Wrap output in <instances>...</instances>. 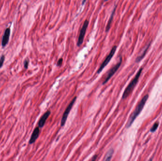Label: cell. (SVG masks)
<instances>
[{
	"label": "cell",
	"mask_w": 162,
	"mask_h": 161,
	"mask_svg": "<svg viewBox=\"0 0 162 161\" xmlns=\"http://www.w3.org/2000/svg\"><path fill=\"white\" fill-rule=\"evenodd\" d=\"M86 0H82V5H83L84 4V3H85V2H86Z\"/></svg>",
	"instance_id": "ac0fdd59"
},
{
	"label": "cell",
	"mask_w": 162,
	"mask_h": 161,
	"mask_svg": "<svg viewBox=\"0 0 162 161\" xmlns=\"http://www.w3.org/2000/svg\"><path fill=\"white\" fill-rule=\"evenodd\" d=\"M158 125H159V123H157V122L154 123V125L153 126L152 128L151 129H150V131H151V132H154V131L157 130V128L158 127Z\"/></svg>",
	"instance_id": "5bb4252c"
},
{
	"label": "cell",
	"mask_w": 162,
	"mask_h": 161,
	"mask_svg": "<svg viewBox=\"0 0 162 161\" xmlns=\"http://www.w3.org/2000/svg\"><path fill=\"white\" fill-rule=\"evenodd\" d=\"M63 59L62 58H60L59 60H58L57 63V66H61L62 64V63H63Z\"/></svg>",
	"instance_id": "2e32d148"
},
{
	"label": "cell",
	"mask_w": 162,
	"mask_h": 161,
	"mask_svg": "<svg viewBox=\"0 0 162 161\" xmlns=\"http://www.w3.org/2000/svg\"><path fill=\"white\" fill-rule=\"evenodd\" d=\"M150 43H149V45L146 47L145 48V49L144 50L143 52L142 53V54L140 55H139V56L137 57V58L136 60V62L137 63L139 62L140 61H141V60H142V59H143V58L144 57V56H145L146 52H147V50L149 49V47H150Z\"/></svg>",
	"instance_id": "8fae6325"
},
{
	"label": "cell",
	"mask_w": 162,
	"mask_h": 161,
	"mask_svg": "<svg viewBox=\"0 0 162 161\" xmlns=\"http://www.w3.org/2000/svg\"><path fill=\"white\" fill-rule=\"evenodd\" d=\"M76 98H76V96L74 97V98L73 99V100H72L71 102H70V103L69 104L68 106L67 107L64 113L63 117L62 118V120H61V126H64L65 125V123L66 122L67 117L68 116L69 113L71 111L72 108V107L73 106L74 103H75V102L76 100Z\"/></svg>",
	"instance_id": "5b68a950"
},
{
	"label": "cell",
	"mask_w": 162,
	"mask_h": 161,
	"mask_svg": "<svg viewBox=\"0 0 162 161\" xmlns=\"http://www.w3.org/2000/svg\"><path fill=\"white\" fill-rule=\"evenodd\" d=\"M148 98H149V95H146L145 96H144L143 98L142 99V100L140 101V103L137 105L135 111L133 112L131 116L129 118V120L128 121L127 125H126L127 128H129L131 126L132 123H133L135 119H136V118L137 117L138 115L140 114V112L143 110V108L146 104V102Z\"/></svg>",
	"instance_id": "6da1fadb"
},
{
	"label": "cell",
	"mask_w": 162,
	"mask_h": 161,
	"mask_svg": "<svg viewBox=\"0 0 162 161\" xmlns=\"http://www.w3.org/2000/svg\"><path fill=\"white\" fill-rule=\"evenodd\" d=\"M10 34H11L10 28H6L3 35V39L2 41V46L3 47H5L6 45L8 43Z\"/></svg>",
	"instance_id": "52a82bcc"
},
{
	"label": "cell",
	"mask_w": 162,
	"mask_h": 161,
	"mask_svg": "<svg viewBox=\"0 0 162 161\" xmlns=\"http://www.w3.org/2000/svg\"><path fill=\"white\" fill-rule=\"evenodd\" d=\"M116 8H117V5H116L114 8L113 10L112 11V13L111 14V16L110 17V19L109 20L108 22L107 25L106 26V30L105 31L106 32H108L109 30H110V27H111V22L112 21L113 18V17H114V15L115 13L116 10Z\"/></svg>",
	"instance_id": "30bf717a"
},
{
	"label": "cell",
	"mask_w": 162,
	"mask_h": 161,
	"mask_svg": "<svg viewBox=\"0 0 162 161\" xmlns=\"http://www.w3.org/2000/svg\"><path fill=\"white\" fill-rule=\"evenodd\" d=\"M142 70H143L142 68H140V70L137 72V74H136L135 78L133 79L128 86V87H126V88L124 91L123 94L122 95V99H124L126 98V97H128V96H129L130 94L132 92V90L135 87L136 84H137L138 80L139 78V76L141 74Z\"/></svg>",
	"instance_id": "7a4b0ae2"
},
{
	"label": "cell",
	"mask_w": 162,
	"mask_h": 161,
	"mask_svg": "<svg viewBox=\"0 0 162 161\" xmlns=\"http://www.w3.org/2000/svg\"><path fill=\"white\" fill-rule=\"evenodd\" d=\"M39 127H36V128L34 129L33 133L32 134V135L30 137V140L29 141V144H32L34 143L36 141V140L38 139L39 135Z\"/></svg>",
	"instance_id": "9c48e42d"
},
{
	"label": "cell",
	"mask_w": 162,
	"mask_h": 161,
	"mask_svg": "<svg viewBox=\"0 0 162 161\" xmlns=\"http://www.w3.org/2000/svg\"><path fill=\"white\" fill-rule=\"evenodd\" d=\"M4 60H5V56L4 55H3L0 58V68H1L3 67Z\"/></svg>",
	"instance_id": "4fadbf2b"
},
{
	"label": "cell",
	"mask_w": 162,
	"mask_h": 161,
	"mask_svg": "<svg viewBox=\"0 0 162 161\" xmlns=\"http://www.w3.org/2000/svg\"><path fill=\"white\" fill-rule=\"evenodd\" d=\"M122 61V57H121L119 59V61L118 62V63L117 64H116L114 67H113L109 71V72H108L107 75L105 78V79L102 83V85H105V84H106L108 82V81L110 79V78L114 75V74L116 72L118 71V70L121 65Z\"/></svg>",
	"instance_id": "277c9868"
},
{
	"label": "cell",
	"mask_w": 162,
	"mask_h": 161,
	"mask_svg": "<svg viewBox=\"0 0 162 161\" xmlns=\"http://www.w3.org/2000/svg\"><path fill=\"white\" fill-rule=\"evenodd\" d=\"M114 153V150L113 149H110L108 151L106 156H105V158L103 160L104 161H110L111 160L113 156V154Z\"/></svg>",
	"instance_id": "7c38bea8"
},
{
	"label": "cell",
	"mask_w": 162,
	"mask_h": 161,
	"mask_svg": "<svg viewBox=\"0 0 162 161\" xmlns=\"http://www.w3.org/2000/svg\"><path fill=\"white\" fill-rule=\"evenodd\" d=\"M88 25H89V21L87 20H86L84 22L83 25L82 26L81 30L80 31V34H79V36L77 43V45L78 47H80L82 44V43L83 42L85 33L86 32L87 28L88 27Z\"/></svg>",
	"instance_id": "8992f818"
},
{
	"label": "cell",
	"mask_w": 162,
	"mask_h": 161,
	"mask_svg": "<svg viewBox=\"0 0 162 161\" xmlns=\"http://www.w3.org/2000/svg\"><path fill=\"white\" fill-rule=\"evenodd\" d=\"M117 48V46L115 45V46L113 47L111 49L110 52V53L107 56V57L106 58V59H105L104 62L101 64V65L100 66V68L97 71V74H99L100 73H101L102 71L103 70V69L109 63V62L111 60V59L112 58L113 56L115 54Z\"/></svg>",
	"instance_id": "3957f363"
},
{
	"label": "cell",
	"mask_w": 162,
	"mask_h": 161,
	"mask_svg": "<svg viewBox=\"0 0 162 161\" xmlns=\"http://www.w3.org/2000/svg\"><path fill=\"white\" fill-rule=\"evenodd\" d=\"M97 158V155H95V156H93V157L91 159V160H92V161H95V160H96Z\"/></svg>",
	"instance_id": "e0dca14e"
},
{
	"label": "cell",
	"mask_w": 162,
	"mask_h": 161,
	"mask_svg": "<svg viewBox=\"0 0 162 161\" xmlns=\"http://www.w3.org/2000/svg\"><path fill=\"white\" fill-rule=\"evenodd\" d=\"M29 64V60L28 59H26L24 62V66L26 69H27L28 68Z\"/></svg>",
	"instance_id": "9a60e30c"
},
{
	"label": "cell",
	"mask_w": 162,
	"mask_h": 161,
	"mask_svg": "<svg viewBox=\"0 0 162 161\" xmlns=\"http://www.w3.org/2000/svg\"><path fill=\"white\" fill-rule=\"evenodd\" d=\"M51 114V112L50 111H47L46 112L43 116L41 117V118L39 121V128H42L45 125V124L46 123V121L47 119H48V117L50 116V114Z\"/></svg>",
	"instance_id": "ba28073f"
},
{
	"label": "cell",
	"mask_w": 162,
	"mask_h": 161,
	"mask_svg": "<svg viewBox=\"0 0 162 161\" xmlns=\"http://www.w3.org/2000/svg\"><path fill=\"white\" fill-rule=\"evenodd\" d=\"M108 1V0H104V1H105V2H106V1Z\"/></svg>",
	"instance_id": "d6986e66"
}]
</instances>
